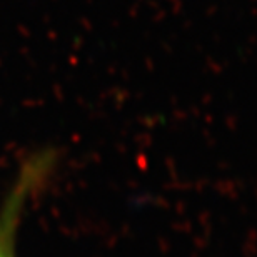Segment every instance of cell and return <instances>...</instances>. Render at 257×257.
<instances>
[{"label":"cell","instance_id":"1","mask_svg":"<svg viewBox=\"0 0 257 257\" xmlns=\"http://www.w3.org/2000/svg\"><path fill=\"white\" fill-rule=\"evenodd\" d=\"M45 157L30 159L20 171L15 184L0 205V257H17V234L24 220L29 199L40 187L42 179L49 172Z\"/></svg>","mask_w":257,"mask_h":257}]
</instances>
